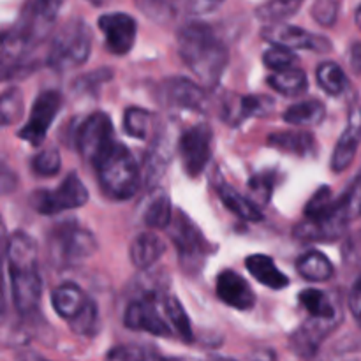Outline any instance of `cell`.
I'll return each instance as SVG.
<instances>
[{
    "instance_id": "6da1fadb",
    "label": "cell",
    "mask_w": 361,
    "mask_h": 361,
    "mask_svg": "<svg viewBox=\"0 0 361 361\" xmlns=\"http://www.w3.org/2000/svg\"><path fill=\"white\" fill-rule=\"evenodd\" d=\"M37 243L30 235L16 231L7 242L13 303L21 316H28L37 309L42 295V279L39 274Z\"/></svg>"
},
{
    "instance_id": "7a4b0ae2",
    "label": "cell",
    "mask_w": 361,
    "mask_h": 361,
    "mask_svg": "<svg viewBox=\"0 0 361 361\" xmlns=\"http://www.w3.org/2000/svg\"><path fill=\"white\" fill-rule=\"evenodd\" d=\"M178 53L197 80L210 87L221 81L229 62L226 44L204 23H187L180 28Z\"/></svg>"
},
{
    "instance_id": "3957f363",
    "label": "cell",
    "mask_w": 361,
    "mask_h": 361,
    "mask_svg": "<svg viewBox=\"0 0 361 361\" xmlns=\"http://www.w3.org/2000/svg\"><path fill=\"white\" fill-rule=\"evenodd\" d=\"M99 182L102 190L113 200H130L143 183L141 168L129 148L122 143H115L97 162Z\"/></svg>"
},
{
    "instance_id": "277c9868",
    "label": "cell",
    "mask_w": 361,
    "mask_h": 361,
    "mask_svg": "<svg viewBox=\"0 0 361 361\" xmlns=\"http://www.w3.org/2000/svg\"><path fill=\"white\" fill-rule=\"evenodd\" d=\"M92 49V30L83 20H69L56 30L48 51V66L59 73L83 66Z\"/></svg>"
},
{
    "instance_id": "5b68a950",
    "label": "cell",
    "mask_w": 361,
    "mask_h": 361,
    "mask_svg": "<svg viewBox=\"0 0 361 361\" xmlns=\"http://www.w3.org/2000/svg\"><path fill=\"white\" fill-rule=\"evenodd\" d=\"M94 233L78 224L76 221L60 222L49 235V249L56 261L66 264L78 263L94 256L97 250Z\"/></svg>"
},
{
    "instance_id": "8992f818",
    "label": "cell",
    "mask_w": 361,
    "mask_h": 361,
    "mask_svg": "<svg viewBox=\"0 0 361 361\" xmlns=\"http://www.w3.org/2000/svg\"><path fill=\"white\" fill-rule=\"evenodd\" d=\"M88 201V190L76 173H71L56 189L35 190L30 196V207L37 214L55 215L60 212L83 207Z\"/></svg>"
},
{
    "instance_id": "52a82bcc",
    "label": "cell",
    "mask_w": 361,
    "mask_h": 361,
    "mask_svg": "<svg viewBox=\"0 0 361 361\" xmlns=\"http://www.w3.org/2000/svg\"><path fill=\"white\" fill-rule=\"evenodd\" d=\"M173 243L178 250V259L187 271H197L204 257L210 254V243L204 240L203 233L194 226V222L183 212H178L169 228Z\"/></svg>"
},
{
    "instance_id": "ba28073f",
    "label": "cell",
    "mask_w": 361,
    "mask_h": 361,
    "mask_svg": "<svg viewBox=\"0 0 361 361\" xmlns=\"http://www.w3.org/2000/svg\"><path fill=\"white\" fill-rule=\"evenodd\" d=\"M115 143L111 118L102 111L87 116L76 134V145L81 157L92 164H95Z\"/></svg>"
},
{
    "instance_id": "9c48e42d",
    "label": "cell",
    "mask_w": 361,
    "mask_h": 361,
    "mask_svg": "<svg viewBox=\"0 0 361 361\" xmlns=\"http://www.w3.org/2000/svg\"><path fill=\"white\" fill-rule=\"evenodd\" d=\"M162 302H159L155 295H145L143 298L134 300L129 303L123 316V323L134 331H147L157 337H169L171 324L162 316Z\"/></svg>"
},
{
    "instance_id": "30bf717a",
    "label": "cell",
    "mask_w": 361,
    "mask_h": 361,
    "mask_svg": "<svg viewBox=\"0 0 361 361\" xmlns=\"http://www.w3.org/2000/svg\"><path fill=\"white\" fill-rule=\"evenodd\" d=\"M212 137H214V133L207 123H197V126L189 127L187 130H183L182 137H180L178 148L180 155H182L183 169L192 178L200 176L210 162Z\"/></svg>"
},
{
    "instance_id": "8fae6325",
    "label": "cell",
    "mask_w": 361,
    "mask_h": 361,
    "mask_svg": "<svg viewBox=\"0 0 361 361\" xmlns=\"http://www.w3.org/2000/svg\"><path fill=\"white\" fill-rule=\"evenodd\" d=\"M60 106H62V95L56 90H46L39 94V97L32 104L28 122L18 133V136L34 147H39L44 141L55 116L59 115Z\"/></svg>"
},
{
    "instance_id": "7c38bea8",
    "label": "cell",
    "mask_w": 361,
    "mask_h": 361,
    "mask_svg": "<svg viewBox=\"0 0 361 361\" xmlns=\"http://www.w3.org/2000/svg\"><path fill=\"white\" fill-rule=\"evenodd\" d=\"M99 28L104 34L106 48L116 56H123L133 49L137 35V23L130 14L109 13L99 18Z\"/></svg>"
},
{
    "instance_id": "4fadbf2b",
    "label": "cell",
    "mask_w": 361,
    "mask_h": 361,
    "mask_svg": "<svg viewBox=\"0 0 361 361\" xmlns=\"http://www.w3.org/2000/svg\"><path fill=\"white\" fill-rule=\"evenodd\" d=\"M159 94H161L162 102L171 106V108L203 111L208 104L207 90L201 85L182 76H175L162 81Z\"/></svg>"
},
{
    "instance_id": "5bb4252c",
    "label": "cell",
    "mask_w": 361,
    "mask_h": 361,
    "mask_svg": "<svg viewBox=\"0 0 361 361\" xmlns=\"http://www.w3.org/2000/svg\"><path fill=\"white\" fill-rule=\"evenodd\" d=\"M263 37L274 46L288 49H314V51H330L331 44L326 37L310 34L295 25L275 23L263 28Z\"/></svg>"
},
{
    "instance_id": "9a60e30c",
    "label": "cell",
    "mask_w": 361,
    "mask_h": 361,
    "mask_svg": "<svg viewBox=\"0 0 361 361\" xmlns=\"http://www.w3.org/2000/svg\"><path fill=\"white\" fill-rule=\"evenodd\" d=\"M348 217L341 208V201L337 203L331 214L317 219H303L295 228V235L309 242H331L337 240L348 228Z\"/></svg>"
},
{
    "instance_id": "2e32d148",
    "label": "cell",
    "mask_w": 361,
    "mask_h": 361,
    "mask_svg": "<svg viewBox=\"0 0 361 361\" xmlns=\"http://www.w3.org/2000/svg\"><path fill=\"white\" fill-rule=\"evenodd\" d=\"M361 143V106L355 104L349 111L348 126L335 147L331 155V169L335 173H342L353 164L356 157V152Z\"/></svg>"
},
{
    "instance_id": "e0dca14e",
    "label": "cell",
    "mask_w": 361,
    "mask_h": 361,
    "mask_svg": "<svg viewBox=\"0 0 361 361\" xmlns=\"http://www.w3.org/2000/svg\"><path fill=\"white\" fill-rule=\"evenodd\" d=\"M215 289L219 298L236 310H249L256 303V296L249 282L233 270H224L219 275Z\"/></svg>"
},
{
    "instance_id": "ac0fdd59",
    "label": "cell",
    "mask_w": 361,
    "mask_h": 361,
    "mask_svg": "<svg viewBox=\"0 0 361 361\" xmlns=\"http://www.w3.org/2000/svg\"><path fill=\"white\" fill-rule=\"evenodd\" d=\"M341 324V321H326V319H312L307 324H303L291 338L293 349H295L298 355L309 356L316 355L317 348L321 345V342L335 330V328Z\"/></svg>"
},
{
    "instance_id": "d6986e66",
    "label": "cell",
    "mask_w": 361,
    "mask_h": 361,
    "mask_svg": "<svg viewBox=\"0 0 361 361\" xmlns=\"http://www.w3.org/2000/svg\"><path fill=\"white\" fill-rule=\"evenodd\" d=\"M164 252L166 243L161 236H157L155 233H143L130 243L129 256L137 270H147V268L154 267L164 256Z\"/></svg>"
},
{
    "instance_id": "ffe728a7",
    "label": "cell",
    "mask_w": 361,
    "mask_h": 361,
    "mask_svg": "<svg viewBox=\"0 0 361 361\" xmlns=\"http://www.w3.org/2000/svg\"><path fill=\"white\" fill-rule=\"evenodd\" d=\"M169 161H171V148L166 143V137H155L147 150V155L143 159V168H141L145 185L154 187L164 175Z\"/></svg>"
},
{
    "instance_id": "44dd1931",
    "label": "cell",
    "mask_w": 361,
    "mask_h": 361,
    "mask_svg": "<svg viewBox=\"0 0 361 361\" xmlns=\"http://www.w3.org/2000/svg\"><path fill=\"white\" fill-rule=\"evenodd\" d=\"M245 267L249 274L256 279L259 284L267 286L270 289H284L289 286L288 275L282 274L277 267L275 261L270 256L264 254H254L245 259Z\"/></svg>"
},
{
    "instance_id": "7402d4cb",
    "label": "cell",
    "mask_w": 361,
    "mask_h": 361,
    "mask_svg": "<svg viewBox=\"0 0 361 361\" xmlns=\"http://www.w3.org/2000/svg\"><path fill=\"white\" fill-rule=\"evenodd\" d=\"M88 296L85 295L83 289L78 284L73 282H66V284H60L59 288L53 291L51 295V303L55 312L59 314L63 319L71 321L88 302Z\"/></svg>"
},
{
    "instance_id": "603a6c76",
    "label": "cell",
    "mask_w": 361,
    "mask_h": 361,
    "mask_svg": "<svg viewBox=\"0 0 361 361\" xmlns=\"http://www.w3.org/2000/svg\"><path fill=\"white\" fill-rule=\"evenodd\" d=\"M300 303L310 314L312 319L341 321V307L334 298L319 289H303L300 293Z\"/></svg>"
},
{
    "instance_id": "cb8c5ba5",
    "label": "cell",
    "mask_w": 361,
    "mask_h": 361,
    "mask_svg": "<svg viewBox=\"0 0 361 361\" xmlns=\"http://www.w3.org/2000/svg\"><path fill=\"white\" fill-rule=\"evenodd\" d=\"M267 143L277 150L295 155H309L316 152V140L312 134L303 130H281L267 137Z\"/></svg>"
},
{
    "instance_id": "d4e9b609",
    "label": "cell",
    "mask_w": 361,
    "mask_h": 361,
    "mask_svg": "<svg viewBox=\"0 0 361 361\" xmlns=\"http://www.w3.org/2000/svg\"><path fill=\"white\" fill-rule=\"evenodd\" d=\"M217 194L221 197L222 203L236 215L242 221H249V222H257L263 219V214H261L259 207H257L254 201H250L249 197L242 196L235 187H231L229 183H221L217 185Z\"/></svg>"
},
{
    "instance_id": "484cf974",
    "label": "cell",
    "mask_w": 361,
    "mask_h": 361,
    "mask_svg": "<svg viewBox=\"0 0 361 361\" xmlns=\"http://www.w3.org/2000/svg\"><path fill=\"white\" fill-rule=\"evenodd\" d=\"M296 270L305 281L310 282H326L335 274L331 261L319 250H310L303 254L296 263Z\"/></svg>"
},
{
    "instance_id": "4316f807",
    "label": "cell",
    "mask_w": 361,
    "mask_h": 361,
    "mask_svg": "<svg viewBox=\"0 0 361 361\" xmlns=\"http://www.w3.org/2000/svg\"><path fill=\"white\" fill-rule=\"evenodd\" d=\"M268 85H270L275 92H279V94L288 95V97H298V95L307 92V88H309V80H307V74L303 73L302 69L293 67V69L271 74V76L268 78Z\"/></svg>"
},
{
    "instance_id": "83f0119b",
    "label": "cell",
    "mask_w": 361,
    "mask_h": 361,
    "mask_svg": "<svg viewBox=\"0 0 361 361\" xmlns=\"http://www.w3.org/2000/svg\"><path fill=\"white\" fill-rule=\"evenodd\" d=\"M324 115H326V108L323 102L310 99V101L289 106L288 111L284 113V122L291 126H317L323 122Z\"/></svg>"
},
{
    "instance_id": "f1b7e54d",
    "label": "cell",
    "mask_w": 361,
    "mask_h": 361,
    "mask_svg": "<svg viewBox=\"0 0 361 361\" xmlns=\"http://www.w3.org/2000/svg\"><path fill=\"white\" fill-rule=\"evenodd\" d=\"M143 221L145 224L152 229H164L168 228V226H171L173 222L171 200H169L166 190L162 189L155 190L150 203H148L147 210H145Z\"/></svg>"
},
{
    "instance_id": "f546056e",
    "label": "cell",
    "mask_w": 361,
    "mask_h": 361,
    "mask_svg": "<svg viewBox=\"0 0 361 361\" xmlns=\"http://www.w3.org/2000/svg\"><path fill=\"white\" fill-rule=\"evenodd\" d=\"M155 116L143 108H129L123 113V130L136 140H148L154 133Z\"/></svg>"
},
{
    "instance_id": "4dcf8cb0",
    "label": "cell",
    "mask_w": 361,
    "mask_h": 361,
    "mask_svg": "<svg viewBox=\"0 0 361 361\" xmlns=\"http://www.w3.org/2000/svg\"><path fill=\"white\" fill-rule=\"evenodd\" d=\"M162 309H164V316L168 317L169 324L173 330L178 331L180 337L185 342H192V328H190V319L187 316L185 309L180 303V300L173 295H166L162 298Z\"/></svg>"
},
{
    "instance_id": "1f68e13d",
    "label": "cell",
    "mask_w": 361,
    "mask_h": 361,
    "mask_svg": "<svg viewBox=\"0 0 361 361\" xmlns=\"http://www.w3.org/2000/svg\"><path fill=\"white\" fill-rule=\"evenodd\" d=\"M303 0H268L256 9V16L268 25L282 23L302 7Z\"/></svg>"
},
{
    "instance_id": "d6a6232c",
    "label": "cell",
    "mask_w": 361,
    "mask_h": 361,
    "mask_svg": "<svg viewBox=\"0 0 361 361\" xmlns=\"http://www.w3.org/2000/svg\"><path fill=\"white\" fill-rule=\"evenodd\" d=\"M319 87L330 95H341L348 88V76L344 69L335 62H323L316 71Z\"/></svg>"
},
{
    "instance_id": "836d02e7",
    "label": "cell",
    "mask_w": 361,
    "mask_h": 361,
    "mask_svg": "<svg viewBox=\"0 0 361 361\" xmlns=\"http://www.w3.org/2000/svg\"><path fill=\"white\" fill-rule=\"evenodd\" d=\"M271 101H267L261 95H243L236 101V104L233 108H229L228 111L233 113L231 120L233 123L243 122V120L250 118V116H263L270 111Z\"/></svg>"
},
{
    "instance_id": "e575fe53",
    "label": "cell",
    "mask_w": 361,
    "mask_h": 361,
    "mask_svg": "<svg viewBox=\"0 0 361 361\" xmlns=\"http://www.w3.org/2000/svg\"><path fill=\"white\" fill-rule=\"evenodd\" d=\"M71 330L81 337H94L99 330V310L94 300H88L87 305L69 321Z\"/></svg>"
},
{
    "instance_id": "d590c367",
    "label": "cell",
    "mask_w": 361,
    "mask_h": 361,
    "mask_svg": "<svg viewBox=\"0 0 361 361\" xmlns=\"http://www.w3.org/2000/svg\"><path fill=\"white\" fill-rule=\"evenodd\" d=\"M23 113V94L20 88H7L0 99V115H2L4 126H11V123L18 122Z\"/></svg>"
},
{
    "instance_id": "8d00e7d4",
    "label": "cell",
    "mask_w": 361,
    "mask_h": 361,
    "mask_svg": "<svg viewBox=\"0 0 361 361\" xmlns=\"http://www.w3.org/2000/svg\"><path fill=\"white\" fill-rule=\"evenodd\" d=\"M60 166H62V159H60L59 150L53 147L44 148L32 159V171L37 176H44V178L55 176L60 171Z\"/></svg>"
},
{
    "instance_id": "74e56055",
    "label": "cell",
    "mask_w": 361,
    "mask_h": 361,
    "mask_svg": "<svg viewBox=\"0 0 361 361\" xmlns=\"http://www.w3.org/2000/svg\"><path fill=\"white\" fill-rule=\"evenodd\" d=\"M263 62L268 69H271L274 73H281V71H288L295 67V63L298 62V56L295 55L293 49L281 48V46H271L270 49H267L263 55Z\"/></svg>"
},
{
    "instance_id": "f35d334b",
    "label": "cell",
    "mask_w": 361,
    "mask_h": 361,
    "mask_svg": "<svg viewBox=\"0 0 361 361\" xmlns=\"http://www.w3.org/2000/svg\"><path fill=\"white\" fill-rule=\"evenodd\" d=\"M338 201H341V208L349 222L361 217V169L358 175H356L355 182L342 194V197Z\"/></svg>"
},
{
    "instance_id": "ab89813d",
    "label": "cell",
    "mask_w": 361,
    "mask_h": 361,
    "mask_svg": "<svg viewBox=\"0 0 361 361\" xmlns=\"http://www.w3.org/2000/svg\"><path fill=\"white\" fill-rule=\"evenodd\" d=\"M312 16L323 27H334L338 16L337 0H316L312 7Z\"/></svg>"
},
{
    "instance_id": "60d3db41",
    "label": "cell",
    "mask_w": 361,
    "mask_h": 361,
    "mask_svg": "<svg viewBox=\"0 0 361 361\" xmlns=\"http://www.w3.org/2000/svg\"><path fill=\"white\" fill-rule=\"evenodd\" d=\"M274 185H275V175L268 171L252 176L249 182L250 190H252L256 196H259L263 201H270L271 192H274Z\"/></svg>"
},
{
    "instance_id": "b9f144b4",
    "label": "cell",
    "mask_w": 361,
    "mask_h": 361,
    "mask_svg": "<svg viewBox=\"0 0 361 361\" xmlns=\"http://www.w3.org/2000/svg\"><path fill=\"white\" fill-rule=\"evenodd\" d=\"M140 9H143V13L147 16H150L152 20H164V18L171 16V6H169V0H136Z\"/></svg>"
},
{
    "instance_id": "7bdbcfd3",
    "label": "cell",
    "mask_w": 361,
    "mask_h": 361,
    "mask_svg": "<svg viewBox=\"0 0 361 361\" xmlns=\"http://www.w3.org/2000/svg\"><path fill=\"white\" fill-rule=\"evenodd\" d=\"M224 0H187V9L190 14H208L217 11Z\"/></svg>"
},
{
    "instance_id": "ee69618b",
    "label": "cell",
    "mask_w": 361,
    "mask_h": 361,
    "mask_svg": "<svg viewBox=\"0 0 361 361\" xmlns=\"http://www.w3.org/2000/svg\"><path fill=\"white\" fill-rule=\"evenodd\" d=\"M349 309H351L353 316L361 321V277L355 282L351 288V295H349Z\"/></svg>"
},
{
    "instance_id": "f6af8a7d",
    "label": "cell",
    "mask_w": 361,
    "mask_h": 361,
    "mask_svg": "<svg viewBox=\"0 0 361 361\" xmlns=\"http://www.w3.org/2000/svg\"><path fill=\"white\" fill-rule=\"evenodd\" d=\"M141 361H200L194 358H187V356H162L159 353H143Z\"/></svg>"
},
{
    "instance_id": "bcb514c9",
    "label": "cell",
    "mask_w": 361,
    "mask_h": 361,
    "mask_svg": "<svg viewBox=\"0 0 361 361\" xmlns=\"http://www.w3.org/2000/svg\"><path fill=\"white\" fill-rule=\"evenodd\" d=\"M351 66L356 73H361V44H355L351 48Z\"/></svg>"
},
{
    "instance_id": "7dc6e473",
    "label": "cell",
    "mask_w": 361,
    "mask_h": 361,
    "mask_svg": "<svg viewBox=\"0 0 361 361\" xmlns=\"http://www.w3.org/2000/svg\"><path fill=\"white\" fill-rule=\"evenodd\" d=\"M21 361H48V360L39 358V356H35V355H25V356H21Z\"/></svg>"
},
{
    "instance_id": "c3c4849f",
    "label": "cell",
    "mask_w": 361,
    "mask_h": 361,
    "mask_svg": "<svg viewBox=\"0 0 361 361\" xmlns=\"http://www.w3.org/2000/svg\"><path fill=\"white\" fill-rule=\"evenodd\" d=\"M356 25L361 28V6L358 7V11H356Z\"/></svg>"
},
{
    "instance_id": "681fc988",
    "label": "cell",
    "mask_w": 361,
    "mask_h": 361,
    "mask_svg": "<svg viewBox=\"0 0 361 361\" xmlns=\"http://www.w3.org/2000/svg\"><path fill=\"white\" fill-rule=\"evenodd\" d=\"M90 2H94V4H102V2H104V0H90Z\"/></svg>"
},
{
    "instance_id": "f907efd6",
    "label": "cell",
    "mask_w": 361,
    "mask_h": 361,
    "mask_svg": "<svg viewBox=\"0 0 361 361\" xmlns=\"http://www.w3.org/2000/svg\"><path fill=\"white\" fill-rule=\"evenodd\" d=\"M212 361H233V360H224V358H217V360H212Z\"/></svg>"
},
{
    "instance_id": "816d5d0a",
    "label": "cell",
    "mask_w": 361,
    "mask_h": 361,
    "mask_svg": "<svg viewBox=\"0 0 361 361\" xmlns=\"http://www.w3.org/2000/svg\"><path fill=\"white\" fill-rule=\"evenodd\" d=\"M360 326H361V321H360Z\"/></svg>"
}]
</instances>
